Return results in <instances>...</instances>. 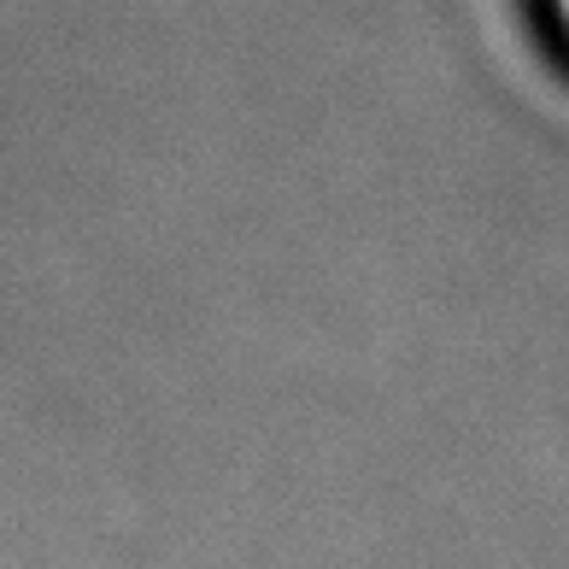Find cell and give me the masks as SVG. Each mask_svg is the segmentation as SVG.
I'll list each match as a JSON object with an SVG mask.
<instances>
[{
	"mask_svg": "<svg viewBox=\"0 0 569 569\" xmlns=\"http://www.w3.org/2000/svg\"><path fill=\"white\" fill-rule=\"evenodd\" d=\"M540 12H546V24H552V36L569 48V0H540Z\"/></svg>",
	"mask_w": 569,
	"mask_h": 569,
	"instance_id": "6da1fadb",
	"label": "cell"
}]
</instances>
